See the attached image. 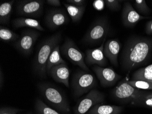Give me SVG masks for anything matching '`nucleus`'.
Returning a JSON list of instances; mask_svg holds the SVG:
<instances>
[{"instance_id":"1","label":"nucleus","mask_w":152,"mask_h":114,"mask_svg":"<svg viewBox=\"0 0 152 114\" xmlns=\"http://www.w3.org/2000/svg\"><path fill=\"white\" fill-rule=\"evenodd\" d=\"M152 38L133 36L125 43L121 56V65L129 71L146 63L151 58Z\"/></svg>"},{"instance_id":"2","label":"nucleus","mask_w":152,"mask_h":114,"mask_svg":"<svg viewBox=\"0 0 152 114\" xmlns=\"http://www.w3.org/2000/svg\"><path fill=\"white\" fill-rule=\"evenodd\" d=\"M61 39V32H59L46 38L41 43L33 63V70L37 76L41 78L46 77L48 60L53 50L59 44Z\"/></svg>"},{"instance_id":"3","label":"nucleus","mask_w":152,"mask_h":114,"mask_svg":"<svg viewBox=\"0 0 152 114\" xmlns=\"http://www.w3.org/2000/svg\"><path fill=\"white\" fill-rule=\"evenodd\" d=\"M37 87L42 98L54 109L61 114H70V107L67 99L57 87L48 83H40Z\"/></svg>"},{"instance_id":"4","label":"nucleus","mask_w":152,"mask_h":114,"mask_svg":"<svg viewBox=\"0 0 152 114\" xmlns=\"http://www.w3.org/2000/svg\"><path fill=\"white\" fill-rule=\"evenodd\" d=\"M109 23L107 18L100 17L94 21L83 38V43L94 45L103 42L109 31Z\"/></svg>"},{"instance_id":"5","label":"nucleus","mask_w":152,"mask_h":114,"mask_svg":"<svg viewBox=\"0 0 152 114\" xmlns=\"http://www.w3.org/2000/svg\"><path fill=\"white\" fill-rule=\"evenodd\" d=\"M71 83L73 94L76 97L88 93L96 85L94 76L83 71H78L74 74Z\"/></svg>"},{"instance_id":"6","label":"nucleus","mask_w":152,"mask_h":114,"mask_svg":"<svg viewBox=\"0 0 152 114\" xmlns=\"http://www.w3.org/2000/svg\"><path fill=\"white\" fill-rule=\"evenodd\" d=\"M60 52L74 65L78 66L84 71H89L85 63V54L71 38H66L64 43L61 47Z\"/></svg>"},{"instance_id":"7","label":"nucleus","mask_w":152,"mask_h":114,"mask_svg":"<svg viewBox=\"0 0 152 114\" xmlns=\"http://www.w3.org/2000/svg\"><path fill=\"white\" fill-rule=\"evenodd\" d=\"M44 2L43 0L17 1L16 10L19 15L25 18H38L43 12Z\"/></svg>"},{"instance_id":"8","label":"nucleus","mask_w":152,"mask_h":114,"mask_svg":"<svg viewBox=\"0 0 152 114\" xmlns=\"http://www.w3.org/2000/svg\"><path fill=\"white\" fill-rule=\"evenodd\" d=\"M105 100L102 93L96 89H93L78 102L74 108L75 114H86L93 106L102 103Z\"/></svg>"},{"instance_id":"9","label":"nucleus","mask_w":152,"mask_h":114,"mask_svg":"<svg viewBox=\"0 0 152 114\" xmlns=\"http://www.w3.org/2000/svg\"><path fill=\"white\" fill-rule=\"evenodd\" d=\"M40 34V32L36 30H23L20 38L14 43V46L23 54L29 55L31 54L34 44Z\"/></svg>"},{"instance_id":"10","label":"nucleus","mask_w":152,"mask_h":114,"mask_svg":"<svg viewBox=\"0 0 152 114\" xmlns=\"http://www.w3.org/2000/svg\"><path fill=\"white\" fill-rule=\"evenodd\" d=\"M142 91L133 87L127 83V81H122L118 84L113 91L115 98L122 101L130 103L139 96Z\"/></svg>"},{"instance_id":"11","label":"nucleus","mask_w":152,"mask_h":114,"mask_svg":"<svg viewBox=\"0 0 152 114\" xmlns=\"http://www.w3.org/2000/svg\"><path fill=\"white\" fill-rule=\"evenodd\" d=\"M92 68L99 80L101 86L103 87L113 86L121 78L120 75L111 68L95 65Z\"/></svg>"},{"instance_id":"12","label":"nucleus","mask_w":152,"mask_h":114,"mask_svg":"<svg viewBox=\"0 0 152 114\" xmlns=\"http://www.w3.org/2000/svg\"><path fill=\"white\" fill-rule=\"evenodd\" d=\"M45 22L48 28L54 30L67 24L69 18L64 10L56 8L48 12L45 16Z\"/></svg>"},{"instance_id":"13","label":"nucleus","mask_w":152,"mask_h":114,"mask_svg":"<svg viewBox=\"0 0 152 114\" xmlns=\"http://www.w3.org/2000/svg\"><path fill=\"white\" fill-rule=\"evenodd\" d=\"M122 22L126 27H134L140 21L151 18V17H144L140 15L133 8L129 2H126L124 4L122 11Z\"/></svg>"},{"instance_id":"14","label":"nucleus","mask_w":152,"mask_h":114,"mask_svg":"<svg viewBox=\"0 0 152 114\" xmlns=\"http://www.w3.org/2000/svg\"><path fill=\"white\" fill-rule=\"evenodd\" d=\"M105 40L99 48L89 49L86 51L85 63L86 65H96L100 67H104L107 65V60L103 53Z\"/></svg>"},{"instance_id":"15","label":"nucleus","mask_w":152,"mask_h":114,"mask_svg":"<svg viewBox=\"0 0 152 114\" xmlns=\"http://www.w3.org/2000/svg\"><path fill=\"white\" fill-rule=\"evenodd\" d=\"M48 74L56 82L64 84L66 87L69 88L70 70L66 63H61L53 67Z\"/></svg>"},{"instance_id":"16","label":"nucleus","mask_w":152,"mask_h":114,"mask_svg":"<svg viewBox=\"0 0 152 114\" xmlns=\"http://www.w3.org/2000/svg\"><path fill=\"white\" fill-rule=\"evenodd\" d=\"M120 47V43L117 39L107 40L104 45L103 53L105 56L109 60L112 65L116 67L118 66V57Z\"/></svg>"},{"instance_id":"17","label":"nucleus","mask_w":152,"mask_h":114,"mask_svg":"<svg viewBox=\"0 0 152 114\" xmlns=\"http://www.w3.org/2000/svg\"><path fill=\"white\" fill-rule=\"evenodd\" d=\"M12 26L15 28L28 27L40 31H45V29L42 26L40 22L37 20L31 18H17L12 21Z\"/></svg>"},{"instance_id":"18","label":"nucleus","mask_w":152,"mask_h":114,"mask_svg":"<svg viewBox=\"0 0 152 114\" xmlns=\"http://www.w3.org/2000/svg\"><path fill=\"white\" fill-rule=\"evenodd\" d=\"M123 109L122 106L100 103L93 106L86 114H120Z\"/></svg>"},{"instance_id":"19","label":"nucleus","mask_w":152,"mask_h":114,"mask_svg":"<svg viewBox=\"0 0 152 114\" xmlns=\"http://www.w3.org/2000/svg\"><path fill=\"white\" fill-rule=\"evenodd\" d=\"M14 0L2 2L0 5V23L8 24L10 22Z\"/></svg>"},{"instance_id":"20","label":"nucleus","mask_w":152,"mask_h":114,"mask_svg":"<svg viewBox=\"0 0 152 114\" xmlns=\"http://www.w3.org/2000/svg\"><path fill=\"white\" fill-rule=\"evenodd\" d=\"M64 5L72 22L74 23L79 22L84 14L86 6L78 7L64 3Z\"/></svg>"},{"instance_id":"21","label":"nucleus","mask_w":152,"mask_h":114,"mask_svg":"<svg viewBox=\"0 0 152 114\" xmlns=\"http://www.w3.org/2000/svg\"><path fill=\"white\" fill-rule=\"evenodd\" d=\"M132 105L152 108V91H143L130 103Z\"/></svg>"},{"instance_id":"22","label":"nucleus","mask_w":152,"mask_h":114,"mask_svg":"<svg viewBox=\"0 0 152 114\" xmlns=\"http://www.w3.org/2000/svg\"><path fill=\"white\" fill-rule=\"evenodd\" d=\"M61 63H66V62L61 58L60 45L58 44L55 47L48 60L47 65V72L48 74L53 67Z\"/></svg>"},{"instance_id":"23","label":"nucleus","mask_w":152,"mask_h":114,"mask_svg":"<svg viewBox=\"0 0 152 114\" xmlns=\"http://www.w3.org/2000/svg\"><path fill=\"white\" fill-rule=\"evenodd\" d=\"M132 80H143L152 83V64L136 70L132 75Z\"/></svg>"},{"instance_id":"24","label":"nucleus","mask_w":152,"mask_h":114,"mask_svg":"<svg viewBox=\"0 0 152 114\" xmlns=\"http://www.w3.org/2000/svg\"><path fill=\"white\" fill-rule=\"evenodd\" d=\"M35 108L38 114H62L47 105L39 98L36 99Z\"/></svg>"},{"instance_id":"25","label":"nucleus","mask_w":152,"mask_h":114,"mask_svg":"<svg viewBox=\"0 0 152 114\" xmlns=\"http://www.w3.org/2000/svg\"><path fill=\"white\" fill-rule=\"evenodd\" d=\"M20 38L19 35L14 32L7 27L0 26V40L4 42H12L18 40Z\"/></svg>"},{"instance_id":"26","label":"nucleus","mask_w":152,"mask_h":114,"mask_svg":"<svg viewBox=\"0 0 152 114\" xmlns=\"http://www.w3.org/2000/svg\"><path fill=\"white\" fill-rule=\"evenodd\" d=\"M127 83L139 90H152V83L143 80H130Z\"/></svg>"},{"instance_id":"27","label":"nucleus","mask_w":152,"mask_h":114,"mask_svg":"<svg viewBox=\"0 0 152 114\" xmlns=\"http://www.w3.org/2000/svg\"><path fill=\"white\" fill-rule=\"evenodd\" d=\"M134 6L139 13L144 15H148L151 13V10L144 0L134 1Z\"/></svg>"},{"instance_id":"28","label":"nucleus","mask_w":152,"mask_h":114,"mask_svg":"<svg viewBox=\"0 0 152 114\" xmlns=\"http://www.w3.org/2000/svg\"><path fill=\"white\" fill-rule=\"evenodd\" d=\"M121 1L118 0H105L104 2L110 10L113 11H118L121 7Z\"/></svg>"},{"instance_id":"29","label":"nucleus","mask_w":152,"mask_h":114,"mask_svg":"<svg viewBox=\"0 0 152 114\" xmlns=\"http://www.w3.org/2000/svg\"><path fill=\"white\" fill-rule=\"evenodd\" d=\"M20 111V110L15 108L2 107L0 109V114H17Z\"/></svg>"},{"instance_id":"30","label":"nucleus","mask_w":152,"mask_h":114,"mask_svg":"<svg viewBox=\"0 0 152 114\" xmlns=\"http://www.w3.org/2000/svg\"><path fill=\"white\" fill-rule=\"evenodd\" d=\"M66 1L69 4L78 6V7L86 6L85 4L86 1H84V0H67Z\"/></svg>"},{"instance_id":"31","label":"nucleus","mask_w":152,"mask_h":114,"mask_svg":"<svg viewBox=\"0 0 152 114\" xmlns=\"http://www.w3.org/2000/svg\"><path fill=\"white\" fill-rule=\"evenodd\" d=\"M145 32L147 35L152 34V20L149 21L147 23L145 28Z\"/></svg>"},{"instance_id":"32","label":"nucleus","mask_w":152,"mask_h":114,"mask_svg":"<svg viewBox=\"0 0 152 114\" xmlns=\"http://www.w3.org/2000/svg\"><path fill=\"white\" fill-rule=\"evenodd\" d=\"M46 2L48 5L54 7H60L61 5L60 1L59 0H47Z\"/></svg>"},{"instance_id":"33","label":"nucleus","mask_w":152,"mask_h":114,"mask_svg":"<svg viewBox=\"0 0 152 114\" xmlns=\"http://www.w3.org/2000/svg\"><path fill=\"white\" fill-rule=\"evenodd\" d=\"M103 3H104V1H96L94 2V6L96 9L101 10L103 7Z\"/></svg>"},{"instance_id":"34","label":"nucleus","mask_w":152,"mask_h":114,"mask_svg":"<svg viewBox=\"0 0 152 114\" xmlns=\"http://www.w3.org/2000/svg\"><path fill=\"white\" fill-rule=\"evenodd\" d=\"M3 79H4V77H3V74H2V71H1V68L0 70V86H1V89L2 85L3 83Z\"/></svg>"},{"instance_id":"35","label":"nucleus","mask_w":152,"mask_h":114,"mask_svg":"<svg viewBox=\"0 0 152 114\" xmlns=\"http://www.w3.org/2000/svg\"></svg>"}]
</instances>
